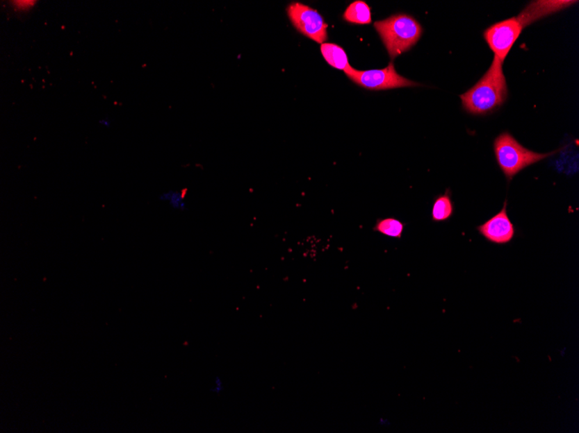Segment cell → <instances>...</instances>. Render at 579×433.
Segmentation results:
<instances>
[{"label":"cell","mask_w":579,"mask_h":433,"mask_svg":"<svg viewBox=\"0 0 579 433\" xmlns=\"http://www.w3.org/2000/svg\"><path fill=\"white\" fill-rule=\"evenodd\" d=\"M503 62L494 56L492 65L475 86L459 96L463 108L473 115H486L501 107L507 98Z\"/></svg>","instance_id":"6da1fadb"},{"label":"cell","mask_w":579,"mask_h":433,"mask_svg":"<svg viewBox=\"0 0 579 433\" xmlns=\"http://www.w3.org/2000/svg\"><path fill=\"white\" fill-rule=\"evenodd\" d=\"M161 202L167 203L172 209L179 211L187 210L185 196L180 192L170 191L161 194L159 197Z\"/></svg>","instance_id":"4fadbf2b"},{"label":"cell","mask_w":579,"mask_h":433,"mask_svg":"<svg viewBox=\"0 0 579 433\" xmlns=\"http://www.w3.org/2000/svg\"><path fill=\"white\" fill-rule=\"evenodd\" d=\"M98 123H99V125L103 126L104 128H110L111 126V121L108 118L101 119Z\"/></svg>","instance_id":"9a60e30c"},{"label":"cell","mask_w":579,"mask_h":433,"mask_svg":"<svg viewBox=\"0 0 579 433\" xmlns=\"http://www.w3.org/2000/svg\"><path fill=\"white\" fill-rule=\"evenodd\" d=\"M479 233L487 241L496 245H506L515 237L516 230L514 223L507 214V201H505L503 209L496 216L477 227Z\"/></svg>","instance_id":"52a82bcc"},{"label":"cell","mask_w":579,"mask_h":433,"mask_svg":"<svg viewBox=\"0 0 579 433\" xmlns=\"http://www.w3.org/2000/svg\"><path fill=\"white\" fill-rule=\"evenodd\" d=\"M287 14L291 24L304 36L321 44L327 40V24L317 10L295 2L287 7Z\"/></svg>","instance_id":"5b68a950"},{"label":"cell","mask_w":579,"mask_h":433,"mask_svg":"<svg viewBox=\"0 0 579 433\" xmlns=\"http://www.w3.org/2000/svg\"><path fill=\"white\" fill-rule=\"evenodd\" d=\"M494 155L498 165L508 181L530 165L553 156L557 153H539L521 146L510 133L505 132L498 136L494 142Z\"/></svg>","instance_id":"3957f363"},{"label":"cell","mask_w":579,"mask_h":433,"mask_svg":"<svg viewBox=\"0 0 579 433\" xmlns=\"http://www.w3.org/2000/svg\"><path fill=\"white\" fill-rule=\"evenodd\" d=\"M345 73L353 83L368 90H386L420 86V84L400 76L392 62L389 63L387 68L382 69L362 71L352 67Z\"/></svg>","instance_id":"277c9868"},{"label":"cell","mask_w":579,"mask_h":433,"mask_svg":"<svg viewBox=\"0 0 579 433\" xmlns=\"http://www.w3.org/2000/svg\"><path fill=\"white\" fill-rule=\"evenodd\" d=\"M224 389L225 385L222 379L220 376H216L215 380H213L212 387H210V392H212L213 394H220L223 392Z\"/></svg>","instance_id":"5bb4252c"},{"label":"cell","mask_w":579,"mask_h":433,"mask_svg":"<svg viewBox=\"0 0 579 433\" xmlns=\"http://www.w3.org/2000/svg\"><path fill=\"white\" fill-rule=\"evenodd\" d=\"M573 3L571 1H540L539 2V7H541L540 10L536 8L535 3H531L524 12H521V15L518 16L517 19L524 28L533 20L538 19L539 17L545 16L546 14L556 12L561 9V6L566 7Z\"/></svg>","instance_id":"ba28073f"},{"label":"cell","mask_w":579,"mask_h":433,"mask_svg":"<svg viewBox=\"0 0 579 433\" xmlns=\"http://www.w3.org/2000/svg\"><path fill=\"white\" fill-rule=\"evenodd\" d=\"M321 53L326 62L333 68L343 70V72L352 68L350 65L348 56L345 49L336 44L324 43L321 44Z\"/></svg>","instance_id":"9c48e42d"},{"label":"cell","mask_w":579,"mask_h":433,"mask_svg":"<svg viewBox=\"0 0 579 433\" xmlns=\"http://www.w3.org/2000/svg\"><path fill=\"white\" fill-rule=\"evenodd\" d=\"M346 22L355 24H368L372 22L370 7L362 0H357L347 7L343 13Z\"/></svg>","instance_id":"8fae6325"},{"label":"cell","mask_w":579,"mask_h":433,"mask_svg":"<svg viewBox=\"0 0 579 433\" xmlns=\"http://www.w3.org/2000/svg\"><path fill=\"white\" fill-rule=\"evenodd\" d=\"M455 205L452 203L450 191L448 189L443 195H440L434 199L431 218L434 223H443L454 216Z\"/></svg>","instance_id":"30bf717a"},{"label":"cell","mask_w":579,"mask_h":433,"mask_svg":"<svg viewBox=\"0 0 579 433\" xmlns=\"http://www.w3.org/2000/svg\"><path fill=\"white\" fill-rule=\"evenodd\" d=\"M522 30V24L517 17H511L487 28L484 31V38L494 53V56L503 62Z\"/></svg>","instance_id":"8992f818"},{"label":"cell","mask_w":579,"mask_h":433,"mask_svg":"<svg viewBox=\"0 0 579 433\" xmlns=\"http://www.w3.org/2000/svg\"><path fill=\"white\" fill-rule=\"evenodd\" d=\"M392 60L409 51L422 37L423 27L413 17L396 14L374 24Z\"/></svg>","instance_id":"7a4b0ae2"},{"label":"cell","mask_w":579,"mask_h":433,"mask_svg":"<svg viewBox=\"0 0 579 433\" xmlns=\"http://www.w3.org/2000/svg\"><path fill=\"white\" fill-rule=\"evenodd\" d=\"M405 226V223L395 217L379 218L375 221L373 231L384 235L385 237L400 240L402 237Z\"/></svg>","instance_id":"7c38bea8"}]
</instances>
